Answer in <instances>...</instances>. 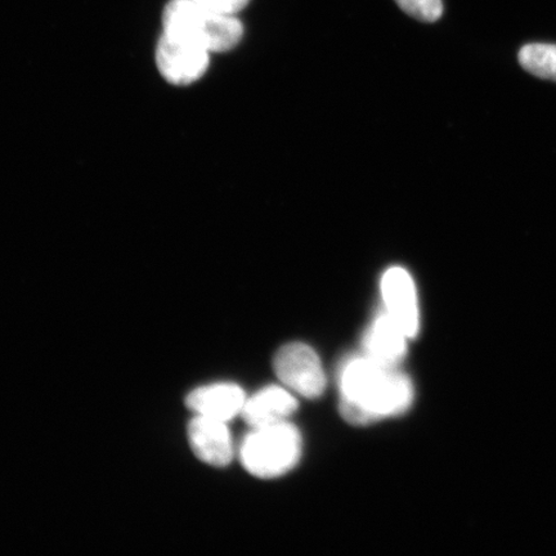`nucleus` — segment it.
<instances>
[{
  "label": "nucleus",
  "instance_id": "obj_1",
  "mask_svg": "<svg viewBox=\"0 0 556 556\" xmlns=\"http://www.w3.org/2000/svg\"><path fill=\"white\" fill-rule=\"evenodd\" d=\"M340 414L353 426L401 415L412 406L414 387L397 367L368 357L348 361L340 372Z\"/></svg>",
  "mask_w": 556,
  "mask_h": 556
},
{
  "label": "nucleus",
  "instance_id": "obj_2",
  "mask_svg": "<svg viewBox=\"0 0 556 556\" xmlns=\"http://www.w3.org/2000/svg\"><path fill=\"white\" fill-rule=\"evenodd\" d=\"M163 33L208 53H220L240 43L243 26L236 15L208 10L192 0H170L163 11Z\"/></svg>",
  "mask_w": 556,
  "mask_h": 556
},
{
  "label": "nucleus",
  "instance_id": "obj_3",
  "mask_svg": "<svg viewBox=\"0 0 556 556\" xmlns=\"http://www.w3.org/2000/svg\"><path fill=\"white\" fill-rule=\"evenodd\" d=\"M302 455V437L288 421L253 428L240 446V460L250 475L273 479L287 475Z\"/></svg>",
  "mask_w": 556,
  "mask_h": 556
},
{
  "label": "nucleus",
  "instance_id": "obj_4",
  "mask_svg": "<svg viewBox=\"0 0 556 556\" xmlns=\"http://www.w3.org/2000/svg\"><path fill=\"white\" fill-rule=\"evenodd\" d=\"M274 368L282 384L304 399L316 400L325 392L326 375L321 359L307 344L283 345L276 353Z\"/></svg>",
  "mask_w": 556,
  "mask_h": 556
},
{
  "label": "nucleus",
  "instance_id": "obj_5",
  "mask_svg": "<svg viewBox=\"0 0 556 556\" xmlns=\"http://www.w3.org/2000/svg\"><path fill=\"white\" fill-rule=\"evenodd\" d=\"M211 54L190 41L162 33L155 48V64L164 80L186 87L203 78L211 65Z\"/></svg>",
  "mask_w": 556,
  "mask_h": 556
},
{
  "label": "nucleus",
  "instance_id": "obj_6",
  "mask_svg": "<svg viewBox=\"0 0 556 556\" xmlns=\"http://www.w3.org/2000/svg\"><path fill=\"white\" fill-rule=\"evenodd\" d=\"M381 295L387 313L409 339L420 328L419 304L413 277L401 267L389 268L381 278Z\"/></svg>",
  "mask_w": 556,
  "mask_h": 556
},
{
  "label": "nucleus",
  "instance_id": "obj_7",
  "mask_svg": "<svg viewBox=\"0 0 556 556\" xmlns=\"http://www.w3.org/2000/svg\"><path fill=\"white\" fill-rule=\"evenodd\" d=\"M190 446L194 456L215 468L231 464L235 450L227 422L194 416L187 428Z\"/></svg>",
  "mask_w": 556,
  "mask_h": 556
},
{
  "label": "nucleus",
  "instance_id": "obj_8",
  "mask_svg": "<svg viewBox=\"0 0 556 556\" xmlns=\"http://www.w3.org/2000/svg\"><path fill=\"white\" fill-rule=\"evenodd\" d=\"M247 395L236 384H213L194 389L186 399V406L194 415L228 422L241 415Z\"/></svg>",
  "mask_w": 556,
  "mask_h": 556
},
{
  "label": "nucleus",
  "instance_id": "obj_9",
  "mask_svg": "<svg viewBox=\"0 0 556 556\" xmlns=\"http://www.w3.org/2000/svg\"><path fill=\"white\" fill-rule=\"evenodd\" d=\"M407 339L400 325L387 312L381 313L366 332V357L380 365L397 367L406 356Z\"/></svg>",
  "mask_w": 556,
  "mask_h": 556
},
{
  "label": "nucleus",
  "instance_id": "obj_10",
  "mask_svg": "<svg viewBox=\"0 0 556 556\" xmlns=\"http://www.w3.org/2000/svg\"><path fill=\"white\" fill-rule=\"evenodd\" d=\"M298 409V401L289 389L267 387L247 400L241 416L250 427L261 428L287 421Z\"/></svg>",
  "mask_w": 556,
  "mask_h": 556
},
{
  "label": "nucleus",
  "instance_id": "obj_11",
  "mask_svg": "<svg viewBox=\"0 0 556 556\" xmlns=\"http://www.w3.org/2000/svg\"><path fill=\"white\" fill-rule=\"evenodd\" d=\"M519 64L538 78L556 81V45L531 43L519 51Z\"/></svg>",
  "mask_w": 556,
  "mask_h": 556
},
{
  "label": "nucleus",
  "instance_id": "obj_12",
  "mask_svg": "<svg viewBox=\"0 0 556 556\" xmlns=\"http://www.w3.org/2000/svg\"><path fill=\"white\" fill-rule=\"evenodd\" d=\"M400 9L422 23H435L443 15L442 0H394Z\"/></svg>",
  "mask_w": 556,
  "mask_h": 556
},
{
  "label": "nucleus",
  "instance_id": "obj_13",
  "mask_svg": "<svg viewBox=\"0 0 556 556\" xmlns=\"http://www.w3.org/2000/svg\"><path fill=\"white\" fill-rule=\"evenodd\" d=\"M192 2L206 7L208 10L238 15L250 3V0H192Z\"/></svg>",
  "mask_w": 556,
  "mask_h": 556
}]
</instances>
